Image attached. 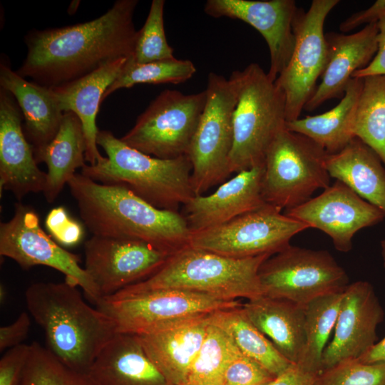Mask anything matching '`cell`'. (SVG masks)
I'll return each instance as SVG.
<instances>
[{
    "label": "cell",
    "instance_id": "1",
    "mask_svg": "<svg viewBox=\"0 0 385 385\" xmlns=\"http://www.w3.org/2000/svg\"><path fill=\"white\" fill-rule=\"evenodd\" d=\"M137 0H118L91 21L25 37L27 56L16 71L47 87L59 86L121 58L130 59L138 34L133 17Z\"/></svg>",
    "mask_w": 385,
    "mask_h": 385
},
{
    "label": "cell",
    "instance_id": "2",
    "mask_svg": "<svg viewBox=\"0 0 385 385\" xmlns=\"http://www.w3.org/2000/svg\"><path fill=\"white\" fill-rule=\"evenodd\" d=\"M67 185L93 235L141 240L170 254L189 245L191 232L178 211L159 209L124 185L101 183L81 173Z\"/></svg>",
    "mask_w": 385,
    "mask_h": 385
},
{
    "label": "cell",
    "instance_id": "3",
    "mask_svg": "<svg viewBox=\"0 0 385 385\" xmlns=\"http://www.w3.org/2000/svg\"><path fill=\"white\" fill-rule=\"evenodd\" d=\"M27 309L45 333L47 349L70 368L88 373L96 357L116 334L111 319L89 306L78 287L36 282L26 290Z\"/></svg>",
    "mask_w": 385,
    "mask_h": 385
},
{
    "label": "cell",
    "instance_id": "4",
    "mask_svg": "<svg viewBox=\"0 0 385 385\" xmlns=\"http://www.w3.org/2000/svg\"><path fill=\"white\" fill-rule=\"evenodd\" d=\"M270 255L233 258L188 245L171 254L148 279L108 296L118 298L163 289L205 293L226 299L263 295L258 272Z\"/></svg>",
    "mask_w": 385,
    "mask_h": 385
},
{
    "label": "cell",
    "instance_id": "5",
    "mask_svg": "<svg viewBox=\"0 0 385 385\" xmlns=\"http://www.w3.org/2000/svg\"><path fill=\"white\" fill-rule=\"evenodd\" d=\"M107 154L94 165H86L81 173L96 182L122 185L155 207L178 211L194 192L189 158L160 159L123 143L108 130H99L96 139Z\"/></svg>",
    "mask_w": 385,
    "mask_h": 385
},
{
    "label": "cell",
    "instance_id": "6",
    "mask_svg": "<svg viewBox=\"0 0 385 385\" xmlns=\"http://www.w3.org/2000/svg\"><path fill=\"white\" fill-rule=\"evenodd\" d=\"M231 75L237 85L233 113L230 170L237 173L264 163L268 148L286 128V101L281 89L256 63Z\"/></svg>",
    "mask_w": 385,
    "mask_h": 385
},
{
    "label": "cell",
    "instance_id": "7",
    "mask_svg": "<svg viewBox=\"0 0 385 385\" xmlns=\"http://www.w3.org/2000/svg\"><path fill=\"white\" fill-rule=\"evenodd\" d=\"M327 152L309 138L282 130L268 148L264 161L262 195L281 210L300 205L319 189L330 185Z\"/></svg>",
    "mask_w": 385,
    "mask_h": 385
},
{
    "label": "cell",
    "instance_id": "8",
    "mask_svg": "<svg viewBox=\"0 0 385 385\" xmlns=\"http://www.w3.org/2000/svg\"><path fill=\"white\" fill-rule=\"evenodd\" d=\"M205 91V106L187 155L192 165L191 184L195 195L222 184L231 174L237 82L232 75L227 79L210 72Z\"/></svg>",
    "mask_w": 385,
    "mask_h": 385
},
{
    "label": "cell",
    "instance_id": "9",
    "mask_svg": "<svg viewBox=\"0 0 385 385\" xmlns=\"http://www.w3.org/2000/svg\"><path fill=\"white\" fill-rule=\"evenodd\" d=\"M96 304L111 319L117 334L141 335L242 304L205 293L163 289L118 298L105 297Z\"/></svg>",
    "mask_w": 385,
    "mask_h": 385
},
{
    "label": "cell",
    "instance_id": "10",
    "mask_svg": "<svg viewBox=\"0 0 385 385\" xmlns=\"http://www.w3.org/2000/svg\"><path fill=\"white\" fill-rule=\"evenodd\" d=\"M258 275L263 295L304 307L349 284L346 272L328 251L292 245L265 260Z\"/></svg>",
    "mask_w": 385,
    "mask_h": 385
},
{
    "label": "cell",
    "instance_id": "11",
    "mask_svg": "<svg viewBox=\"0 0 385 385\" xmlns=\"http://www.w3.org/2000/svg\"><path fill=\"white\" fill-rule=\"evenodd\" d=\"M206 91L185 94L162 91L120 139L128 145L155 158L187 155L206 103Z\"/></svg>",
    "mask_w": 385,
    "mask_h": 385
},
{
    "label": "cell",
    "instance_id": "12",
    "mask_svg": "<svg viewBox=\"0 0 385 385\" xmlns=\"http://www.w3.org/2000/svg\"><path fill=\"white\" fill-rule=\"evenodd\" d=\"M307 228L305 223L266 203L222 225L192 233L189 245L238 259L272 256L288 247L294 235Z\"/></svg>",
    "mask_w": 385,
    "mask_h": 385
},
{
    "label": "cell",
    "instance_id": "13",
    "mask_svg": "<svg viewBox=\"0 0 385 385\" xmlns=\"http://www.w3.org/2000/svg\"><path fill=\"white\" fill-rule=\"evenodd\" d=\"M339 0H313L307 10L299 9L294 24L295 46L291 58L275 83L286 101L287 122L300 118L314 95L328 62L324 22Z\"/></svg>",
    "mask_w": 385,
    "mask_h": 385
},
{
    "label": "cell",
    "instance_id": "14",
    "mask_svg": "<svg viewBox=\"0 0 385 385\" xmlns=\"http://www.w3.org/2000/svg\"><path fill=\"white\" fill-rule=\"evenodd\" d=\"M0 255L27 270L36 265L51 267L65 276V281L81 288L96 304L101 296L79 257L71 253L41 228L38 214L29 205L18 202L12 217L0 224Z\"/></svg>",
    "mask_w": 385,
    "mask_h": 385
},
{
    "label": "cell",
    "instance_id": "15",
    "mask_svg": "<svg viewBox=\"0 0 385 385\" xmlns=\"http://www.w3.org/2000/svg\"><path fill=\"white\" fill-rule=\"evenodd\" d=\"M84 250V268L101 299L148 279L171 255L141 240L93 235Z\"/></svg>",
    "mask_w": 385,
    "mask_h": 385
},
{
    "label": "cell",
    "instance_id": "16",
    "mask_svg": "<svg viewBox=\"0 0 385 385\" xmlns=\"http://www.w3.org/2000/svg\"><path fill=\"white\" fill-rule=\"evenodd\" d=\"M284 214L326 233L336 250L347 252L360 230L381 222L385 214L343 183L336 180L319 195Z\"/></svg>",
    "mask_w": 385,
    "mask_h": 385
},
{
    "label": "cell",
    "instance_id": "17",
    "mask_svg": "<svg viewBox=\"0 0 385 385\" xmlns=\"http://www.w3.org/2000/svg\"><path fill=\"white\" fill-rule=\"evenodd\" d=\"M299 9L294 0H207L204 6L207 15L241 20L262 36L270 56L267 74L274 81L292 55L294 24Z\"/></svg>",
    "mask_w": 385,
    "mask_h": 385
},
{
    "label": "cell",
    "instance_id": "18",
    "mask_svg": "<svg viewBox=\"0 0 385 385\" xmlns=\"http://www.w3.org/2000/svg\"><path fill=\"white\" fill-rule=\"evenodd\" d=\"M383 319L372 285L366 281L349 284L343 291L333 339L323 353L322 371L365 354L376 343V328Z\"/></svg>",
    "mask_w": 385,
    "mask_h": 385
},
{
    "label": "cell",
    "instance_id": "19",
    "mask_svg": "<svg viewBox=\"0 0 385 385\" xmlns=\"http://www.w3.org/2000/svg\"><path fill=\"white\" fill-rule=\"evenodd\" d=\"M46 173L35 159L11 94L0 89V192L11 191L21 202L29 193L43 192Z\"/></svg>",
    "mask_w": 385,
    "mask_h": 385
},
{
    "label": "cell",
    "instance_id": "20",
    "mask_svg": "<svg viewBox=\"0 0 385 385\" xmlns=\"http://www.w3.org/2000/svg\"><path fill=\"white\" fill-rule=\"evenodd\" d=\"M264 163L242 170L208 195H194L182 206L192 233L222 225L266 204L262 195Z\"/></svg>",
    "mask_w": 385,
    "mask_h": 385
},
{
    "label": "cell",
    "instance_id": "21",
    "mask_svg": "<svg viewBox=\"0 0 385 385\" xmlns=\"http://www.w3.org/2000/svg\"><path fill=\"white\" fill-rule=\"evenodd\" d=\"M378 24H371L351 34H325L328 62L321 83L304 109L314 111L333 98H342L353 73L366 67L378 49Z\"/></svg>",
    "mask_w": 385,
    "mask_h": 385
},
{
    "label": "cell",
    "instance_id": "22",
    "mask_svg": "<svg viewBox=\"0 0 385 385\" xmlns=\"http://www.w3.org/2000/svg\"><path fill=\"white\" fill-rule=\"evenodd\" d=\"M208 314L137 335L147 355L169 385H185L210 324Z\"/></svg>",
    "mask_w": 385,
    "mask_h": 385
},
{
    "label": "cell",
    "instance_id": "23",
    "mask_svg": "<svg viewBox=\"0 0 385 385\" xmlns=\"http://www.w3.org/2000/svg\"><path fill=\"white\" fill-rule=\"evenodd\" d=\"M128 58L111 61L92 73L66 84L51 87L63 113L73 112L80 119L86 141V161L94 165L103 162L97 148L99 131L96 118L103 96L121 73Z\"/></svg>",
    "mask_w": 385,
    "mask_h": 385
},
{
    "label": "cell",
    "instance_id": "24",
    "mask_svg": "<svg viewBox=\"0 0 385 385\" xmlns=\"http://www.w3.org/2000/svg\"><path fill=\"white\" fill-rule=\"evenodd\" d=\"M0 85L16 99L25 120V135L36 154L51 142L62 122L64 113L53 88L26 81L2 62Z\"/></svg>",
    "mask_w": 385,
    "mask_h": 385
},
{
    "label": "cell",
    "instance_id": "25",
    "mask_svg": "<svg viewBox=\"0 0 385 385\" xmlns=\"http://www.w3.org/2000/svg\"><path fill=\"white\" fill-rule=\"evenodd\" d=\"M88 374L97 385H169L147 355L137 335L116 334Z\"/></svg>",
    "mask_w": 385,
    "mask_h": 385
},
{
    "label": "cell",
    "instance_id": "26",
    "mask_svg": "<svg viewBox=\"0 0 385 385\" xmlns=\"http://www.w3.org/2000/svg\"><path fill=\"white\" fill-rule=\"evenodd\" d=\"M251 322L288 361L297 364L305 343L304 307L262 295L242 304Z\"/></svg>",
    "mask_w": 385,
    "mask_h": 385
},
{
    "label": "cell",
    "instance_id": "27",
    "mask_svg": "<svg viewBox=\"0 0 385 385\" xmlns=\"http://www.w3.org/2000/svg\"><path fill=\"white\" fill-rule=\"evenodd\" d=\"M325 164L331 178L385 214V166L371 148L354 137L339 152L327 154Z\"/></svg>",
    "mask_w": 385,
    "mask_h": 385
},
{
    "label": "cell",
    "instance_id": "28",
    "mask_svg": "<svg viewBox=\"0 0 385 385\" xmlns=\"http://www.w3.org/2000/svg\"><path fill=\"white\" fill-rule=\"evenodd\" d=\"M86 141L82 125L73 112H65L58 133L51 142L34 155L37 163L47 166L46 184L43 192L46 201L53 202L66 184L83 168Z\"/></svg>",
    "mask_w": 385,
    "mask_h": 385
},
{
    "label": "cell",
    "instance_id": "29",
    "mask_svg": "<svg viewBox=\"0 0 385 385\" xmlns=\"http://www.w3.org/2000/svg\"><path fill=\"white\" fill-rule=\"evenodd\" d=\"M362 87V78H352L343 97L332 109L287 122L286 128L309 138L327 154L339 152L354 138V120Z\"/></svg>",
    "mask_w": 385,
    "mask_h": 385
},
{
    "label": "cell",
    "instance_id": "30",
    "mask_svg": "<svg viewBox=\"0 0 385 385\" xmlns=\"http://www.w3.org/2000/svg\"><path fill=\"white\" fill-rule=\"evenodd\" d=\"M242 306L210 313V323L224 331L242 354L260 364L274 376L280 375L294 364L251 322Z\"/></svg>",
    "mask_w": 385,
    "mask_h": 385
},
{
    "label": "cell",
    "instance_id": "31",
    "mask_svg": "<svg viewBox=\"0 0 385 385\" xmlns=\"http://www.w3.org/2000/svg\"><path fill=\"white\" fill-rule=\"evenodd\" d=\"M343 291L317 297L304 307L305 343L297 365L305 371L320 374L322 371L323 353L335 327Z\"/></svg>",
    "mask_w": 385,
    "mask_h": 385
},
{
    "label": "cell",
    "instance_id": "32",
    "mask_svg": "<svg viewBox=\"0 0 385 385\" xmlns=\"http://www.w3.org/2000/svg\"><path fill=\"white\" fill-rule=\"evenodd\" d=\"M363 78L353 133L379 156L385 166V76Z\"/></svg>",
    "mask_w": 385,
    "mask_h": 385
},
{
    "label": "cell",
    "instance_id": "33",
    "mask_svg": "<svg viewBox=\"0 0 385 385\" xmlns=\"http://www.w3.org/2000/svg\"><path fill=\"white\" fill-rule=\"evenodd\" d=\"M240 353L224 331L210 323L185 385H222L226 368Z\"/></svg>",
    "mask_w": 385,
    "mask_h": 385
},
{
    "label": "cell",
    "instance_id": "34",
    "mask_svg": "<svg viewBox=\"0 0 385 385\" xmlns=\"http://www.w3.org/2000/svg\"><path fill=\"white\" fill-rule=\"evenodd\" d=\"M196 72L194 63L188 59L175 57L146 63H134L128 60L118 78L108 88L102 101L114 91L137 84H178L191 78Z\"/></svg>",
    "mask_w": 385,
    "mask_h": 385
},
{
    "label": "cell",
    "instance_id": "35",
    "mask_svg": "<svg viewBox=\"0 0 385 385\" xmlns=\"http://www.w3.org/2000/svg\"><path fill=\"white\" fill-rule=\"evenodd\" d=\"M19 385H97L88 373L74 370L50 350L33 342Z\"/></svg>",
    "mask_w": 385,
    "mask_h": 385
},
{
    "label": "cell",
    "instance_id": "36",
    "mask_svg": "<svg viewBox=\"0 0 385 385\" xmlns=\"http://www.w3.org/2000/svg\"><path fill=\"white\" fill-rule=\"evenodd\" d=\"M164 0H153L143 27L138 31L133 54L134 63H146L175 58L164 28Z\"/></svg>",
    "mask_w": 385,
    "mask_h": 385
},
{
    "label": "cell",
    "instance_id": "37",
    "mask_svg": "<svg viewBox=\"0 0 385 385\" xmlns=\"http://www.w3.org/2000/svg\"><path fill=\"white\" fill-rule=\"evenodd\" d=\"M318 385H385V363L345 360L322 371Z\"/></svg>",
    "mask_w": 385,
    "mask_h": 385
},
{
    "label": "cell",
    "instance_id": "38",
    "mask_svg": "<svg viewBox=\"0 0 385 385\" xmlns=\"http://www.w3.org/2000/svg\"><path fill=\"white\" fill-rule=\"evenodd\" d=\"M275 377L260 364L240 353L226 368L222 385H267Z\"/></svg>",
    "mask_w": 385,
    "mask_h": 385
},
{
    "label": "cell",
    "instance_id": "39",
    "mask_svg": "<svg viewBox=\"0 0 385 385\" xmlns=\"http://www.w3.org/2000/svg\"><path fill=\"white\" fill-rule=\"evenodd\" d=\"M45 225L51 236L61 245L73 246L83 236L81 225L71 218L66 210L61 206L53 208L48 213Z\"/></svg>",
    "mask_w": 385,
    "mask_h": 385
},
{
    "label": "cell",
    "instance_id": "40",
    "mask_svg": "<svg viewBox=\"0 0 385 385\" xmlns=\"http://www.w3.org/2000/svg\"><path fill=\"white\" fill-rule=\"evenodd\" d=\"M31 346L22 344L9 349L0 359V385H19Z\"/></svg>",
    "mask_w": 385,
    "mask_h": 385
},
{
    "label": "cell",
    "instance_id": "41",
    "mask_svg": "<svg viewBox=\"0 0 385 385\" xmlns=\"http://www.w3.org/2000/svg\"><path fill=\"white\" fill-rule=\"evenodd\" d=\"M31 327V319L28 313L24 312L11 324L0 328V350L11 349L22 344L26 338Z\"/></svg>",
    "mask_w": 385,
    "mask_h": 385
},
{
    "label": "cell",
    "instance_id": "42",
    "mask_svg": "<svg viewBox=\"0 0 385 385\" xmlns=\"http://www.w3.org/2000/svg\"><path fill=\"white\" fill-rule=\"evenodd\" d=\"M385 16V0H377L370 7L352 14L339 25V30L349 32L361 25L378 23Z\"/></svg>",
    "mask_w": 385,
    "mask_h": 385
},
{
    "label": "cell",
    "instance_id": "43",
    "mask_svg": "<svg viewBox=\"0 0 385 385\" xmlns=\"http://www.w3.org/2000/svg\"><path fill=\"white\" fill-rule=\"evenodd\" d=\"M378 49L370 63L361 70L355 71L352 78H364L369 76H385V16L378 23Z\"/></svg>",
    "mask_w": 385,
    "mask_h": 385
},
{
    "label": "cell",
    "instance_id": "44",
    "mask_svg": "<svg viewBox=\"0 0 385 385\" xmlns=\"http://www.w3.org/2000/svg\"><path fill=\"white\" fill-rule=\"evenodd\" d=\"M319 374L307 372L292 364L267 385H318Z\"/></svg>",
    "mask_w": 385,
    "mask_h": 385
},
{
    "label": "cell",
    "instance_id": "45",
    "mask_svg": "<svg viewBox=\"0 0 385 385\" xmlns=\"http://www.w3.org/2000/svg\"><path fill=\"white\" fill-rule=\"evenodd\" d=\"M363 363H385V337L376 343L365 354L358 359Z\"/></svg>",
    "mask_w": 385,
    "mask_h": 385
},
{
    "label": "cell",
    "instance_id": "46",
    "mask_svg": "<svg viewBox=\"0 0 385 385\" xmlns=\"http://www.w3.org/2000/svg\"><path fill=\"white\" fill-rule=\"evenodd\" d=\"M6 298V290L3 284L0 286V300L1 303H4Z\"/></svg>",
    "mask_w": 385,
    "mask_h": 385
},
{
    "label": "cell",
    "instance_id": "47",
    "mask_svg": "<svg viewBox=\"0 0 385 385\" xmlns=\"http://www.w3.org/2000/svg\"><path fill=\"white\" fill-rule=\"evenodd\" d=\"M381 256L384 262V267L385 269V240L381 242Z\"/></svg>",
    "mask_w": 385,
    "mask_h": 385
}]
</instances>
